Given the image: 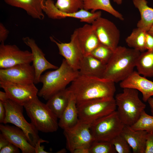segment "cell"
Segmentation results:
<instances>
[{
    "mask_svg": "<svg viewBox=\"0 0 153 153\" xmlns=\"http://www.w3.org/2000/svg\"><path fill=\"white\" fill-rule=\"evenodd\" d=\"M0 87L9 99L23 106L37 96L39 92L34 83L23 84L0 80Z\"/></svg>",
    "mask_w": 153,
    "mask_h": 153,
    "instance_id": "obj_11",
    "label": "cell"
},
{
    "mask_svg": "<svg viewBox=\"0 0 153 153\" xmlns=\"http://www.w3.org/2000/svg\"><path fill=\"white\" fill-rule=\"evenodd\" d=\"M147 32L148 34L153 36V25Z\"/></svg>",
    "mask_w": 153,
    "mask_h": 153,
    "instance_id": "obj_42",
    "label": "cell"
},
{
    "mask_svg": "<svg viewBox=\"0 0 153 153\" xmlns=\"http://www.w3.org/2000/svg\"><path fill=\"white\" fill-rule=\"evenodd\" d=\"M141 53L132 48L118 46L106 64L103 78L115 83L124 80L134 71Z\"/></svg>",
    "mask_w": 153,
    "mask_h": 153,
    "instance_id": "obj_2",
    "label": "cell"
},
{
    "mask_svg": "<svg viewBox=\"0 0 153 153\" xmlns=\"http://www.w3.org/2000/svg\"><path fill=\"white\" fill-rule=\"evenodd\" d=\"M132 1L141 15L137 27L147 32L153 25V8L148 6L146 0H132Z\"/></svg>",
    "mask_w": 153,
    "mask_h": 153,
    "instance_id": "obj_24",
    "label": "cell"
},
{
    "mask_svg": "<svg viewBox=\"0 0 153 153\" xmlns=\"http://www.w3.org/2000/svg\"><path fill=\"white\" fill-rule=\"evenodd\" d=\"M113 1L118 5L121 4L123 0H112Z\"/></svg>",
    "mask_w": 153,
    "mask_h": 153,
    "instance_id": "obj_43",
    "label": "cell"
},
{
    "mask_svg": "<svg viewBox=\"0 0 153 153\" xmlns=\"http://www.w3.org/2000/svg\"><path fill=\"white\" fill-rule=\"evenodd\" d=\"M118 153L131 152V147L126 140L120 135L112 139L110 141Z\"/></svg>",
    "mask_w": 153,
    "mask_h": 153,
    "instance_id": "obj_31",
    "label": "cell"
},
{
    "mask_svg": "<svg viewBox=\"0 0 153 153\" xmlns=\"http://www.w3.org/2000/svg\"><path fill=\"white\" fill-rule=\"evenodd\" d=\"M22 40L31 50L33 55L32 65L35 73L34 83L38 84L40 82V76L44 71L49 69H56L58 67L48 61L45 58L44 54L33 39L26 37L22 38Z\"/></svg>",
    "mask_w": 153,
    "mask_h": 153,
    "instance_id": "obj_15",
    "label": "cell"
},
{
    "mask_svg": "<svg viewBox=\"0 0 153 153\" xmlns=\"http://www.w3.org/2000/svg\"><path fill=\"white\" fill-rule=\"evenodd\" d=\"M10 142L1 134H0V150L9 143Z\"/></svg>",
    "mask_w": 153,
    "mask_h": 153,
    "instance_id": "obj_38",
    "label": "cell"
},
{
    "mask_svg": "<svg viewBox=\"0 0 153 153\" xmlns=\"http://www.w3.org/2000/svg\"><path fill=\"white\" fill-rule=\"evenodd\" d=\"M19 149L16 146L10 143L0 150V153H18L20 152Z\"/></svg>",
    "mask_w": 153,
    "mask_h": 153,
    "instance_id": "obj_33",
    "label": "cell"
},
{
    "mask_svg": "<svg viewBox=\"0 0 153 153\" xmlns=\"http://www.w3.org/2000/svg\"><path fill=\"white\" fill-rule=\"evenodd\" d=\"M48 143L49 142L47 141L44 140L41 138H39L37 142L34 146L35 153H48L44 150V146H41L42 143Z\"/></svg>",
    "mask_w": 153,
    "mask_h": 153,
    "instance_id": "obj_34",
    "label": "cell"
},
{
    "mask_svg": "<svg viewBox=\"0 0 153 153\" xmlns=\"http://www.w3.org/2000/svg\"><path fill=\"white\" fill-rule=\"evenodd\" d=\"M83 8L88 11L90 10L92 12L98 10H102L120 20H124L122 15L112 7L110 0H84Z\"/></svg>",
    "mask_w": 153,
    "mask_h": 153,
    "instance_id": "obj_25",
    "label": "cell"
},
{
    "mask_svg": "<svg viewBox=\"0 0 153 153\" xmlns=\"http://www.w3.org/2000/svg\"><path fill=\"white\" fill-rule=\"evenodd\" d=\"M79 120L93 122L116 110L114 97L91 99L76 104Z\"/></svg>",
    "mask_w": 153,
    "mask_h": 153,
    "instance_id": "obj_6",
    "label": "cell"
},
{
    "mask_svg": "<svg viewBox=\"0 0 153 153\" xmlns=\"http://www.w3.org/2000/svg\"><path fill=\"white\" fill-rule=\"evenodd\" d=\"M117 94L115 98L117 111L120 119L125 125L130 126L138 119L146 105L140 99L138 91L125 88Z\"/></svg>",
    "mask_w": 153,
    "mask_h": 153,
    "instance_id": "obj_4",
    "label": "cell"
},
{
    "mask_svg": "<svg viewBox=\"0 0 153 153\" xmlns=\"http://www.w3.org/2000/svg\"><path fill=\"white\" fill-rule=\"evenodd\" d=\"M75 30L78 42L84 56L90 54L100 43L91 24H86Z\"/></svg>",
    "mask_w": 153,
    "mask_h": 153,
    "instance_id": "obj_18",
    "label": "cell"
},
{
    "mask_svg": "<svg viewBox=\"0 0 153 153\" xmlns=\"http://www.w3.org/2000/svg\"><path fill=\"white\" fill-rule=\"evenodd\" d=\"M50 39L56 45L59 54L64 57L69 65L74 69L78 71L80 63L84 55L78 42L75 30L71 35V41L69 42H59L52 37Z\"/></svg>",
    "mask_w": 153,
    "mask_h": 153,
    "instance_id": "obj_14",
    "label": "cell"
},
{
    "mask_svg": "<svg viewBox=\"0 0 153 153\" xmlns=\"http://www.w3.org/2000/svg\"><path fill=\"white\" fill-rule=\"evenodd\" d=\"M113 51L108 46L100 43L91 52L90 54L106 64L111 57Z\"/></svg>",
    "mask_w": 153,
    "mask_h": 153,
    "instance_id": "obj_29",
    "label": "cell"
},
{
    "mask_svg": "<svg viewBox=\"0 0 153 153\" xmlns=\"http://www.w3.org/2000/svg\"><path fill=\"white\" fill-rule=\"evenodd\" d=\"M89 153H115L114 145L109 141H94L89 148Z\"/></svg>",
    "mask_w": 153,
    "mask_h": 153,
    "instance_id": "obj_30",
    "label": "cell"
},
{
    "mask_svg": "<svg viewBox=\"0 0 153 153\" xmlns=\"http://www.w3.org/2000/svg\"><path fill=\"white\" fill-rule=\"evenodd\" d=\"M24 107L31 123L37 131L52 133L58 130L59 127L58 118L37 96Z\"/></svg>",
    "mask_w": 153,
    "mask_h": 153,
    "instance_id": "obj_5",
    "label": "cell"
},
{
    "mask_svg": "<svg viewBox=\"0 0 153 153\" xmlns=\"http://www.w3.org/2000/svg\"><path fill=\"white\" fill-rule=\"evenodd\" d=\"M124 126L115 110L93 122L90 130L94 141L110 142L120 134Z\"/></svg>",
    "mask_w": 153,
    "mask_h": 153,
    "instance_id": "obj_7",
    "label": "cell"
},
{
    "mask_svg": "<svg viewBox=\"0 0 153 153\" xmlns=\"http://www.w3.org/2000/svg\"><path fill=\"white\" fill-rule=\"evenodd\" d=\"M130 127L135 130H142L148 133L153 132V115L147 114L143 110L137 121Z\"/></svg>",
    "mask_w": 153,
    "mask_h": 153,
    "instance_id": "obj_28",
    "label": "cell"
},
{
    "mask_svg": "<svg viewBox=\"0 0 153 153\" xmlns=\"http://www.w3.org/2000/svg\"><path fill=\"white\" fill-rule=\"evenodd\" d=\"M150 109L152 115H153V97H150L147 101Z\"/></svg>",
    "mask_w": 153,
    "mask_h": 153,
    "instance_id": "obj_41",
    "label": "cell"
},
{
    "mask_svg": "<svg viewBox=\"0 0 153 153\" xmlns=\"http://www.w3.org/2000/svg\"><path fill=\"white\" fill-rule=\"evenodd\" d=\"M11 6L25 10L32 18L40 20L44 18L43 13L45 0H3Z\"/></svg>",
    "mask_w": 153,
    "mask_h": 153,
    "instance_id": "obj_21",
    "label": "cell"
},
{
    "mask_svg": "<svg viewBox=\"0 0 153 153\" xmlns=\"http://www.w3.org/2000/svg\"><path fill=\"white\" fill-rule=\"evenodd\" d=\"M120 86L122 88H130L141 92L142 99L144 102L153 96V81L141 75L134 71L127 78L120 82Z\"/></svg>",
    "mask_w": 153,
    "mask_h": 153,
    "instance_id": "obj_17",
    "label": "cell"
},
{
    "mask_svg": "<svg viewBox=\"0 0 153 153\" xmlns=\"http://www.w3.org/2000/svg\"><path fill=\"white\" fill-rule=\"evenodd\" d=\"M9 99L7 94L5 92L0 91V101L4 103Z\"/></svg>",
    "mask_w": 153,
    "mask_h": 153,
    "instance_id": "obj_39",
    "label": "cell"
},
{
    "mask_svg": "<svg viewBox=\"0 0 153 153\" xmlns=\"http://www.w3.org/2000/svg\"><path fill=\"white\" fill-rule=\"evenodd\" d=\"M9 33L8 31L6 28L3 24L0 23V42L4 43L6 40Z\"/></svg>",
    "mask_w": 153,
    "mask_h": 153,
    "instance_id": "obj_35",
    "label": "cell"
},
{
    "mask_svg": "<svg viewBox=\"0 0 153 153\" xmlns=\"http://www.w3.org/2000/svg\"><path fill=\"white\" fill-rule=\"evenodd\" d=\"M71 92L68 88L60 91L51 96L47 101V105L60 119L66 107Z\"/></svg>",
    "mask_w": 153,
    "mask_h": 153,
    "instance_id": "obj_23",
    "label": "cell"
},
{
    "mask_svg": "<svg viewBox=\"0 0 153 153\" xmlns=\"http://www.w3.org/2000/svg\"><path fill=\"white\" fill-rule=\"evenodd\" d=\"M31 52L20 50L15 44L0 45V68L6 69L22 64H30L32 62Z\"/></svg>",
    "mask_w": 153,
    "mask_h": 153,
    "instance_id": "obj_12",
    "label": "cell"
},
{
    "mask_svg": "<svg viewBox=\"0 0 153 153\" xmlns=\"http://www.w3.org/2000/svg\"><path fill=\"white\" fill-rule=\"evenodd\" d=\"M72 153H89V149L78 148L75 150Z\"/></svg>",
    "mask_w": 153,
    "mask_h": 153,
    "instance_id": "obj_40",
    "label": "cell"
},
{
    "mask_svg": "<svg viewBox=\"0 0 153 153\" xmlns=\"http://www.w3.org/2000/svg\"><path fill=\"white\" fill-rule=\"evenodd\" d=\"M6 115V110L3 103L0 101V123H3Z\"/></svg>",
    "mask_w": 153,
    "mask_h": 153,
    "instance_id": "obj_37",
    "label": "cell"
},
{
    "mask_svg": "<svg viewBox=\"0 0 153 153\" xmlns=\"http://www.w3.org/2000/svg\"><path fill=\"white\" fill-rule=\"evenodd\" d=\"M144 153H153V132L147 134Z\"/></svg>",
    "mask_w": 153,
    "mask_h": 153,
    "instance_id": "obj_32",
    "label": "cell"
},
{
    "mask_svg": "<svg viewBox=\"0 0 153 153\" xmlns=\"http://www.w3.org/2000/svg\"><path fill=\"white\" fill-rule=\"evenodd\" d=\"M148 133L144 131L135 130L125 125L120 135L126 140L134 153H144Z\"/></svg>",
    "mask_w": 153,
    "mask_h": 153,
    "instance_id": "obj_19",
    "label": "cell"
},
{
    "mask_svg": "<svg viewBox=\"0 0 153 153\" xmlns=\"http://www.w3.org/2000/svg\"><path fill=\"white\" fill-rule=\"evenodd\" d=\"M35 77L34 67L29 63L18 64L0 69L1 81L27 84L34 83Z\"/></svg>",
    "mask_w": 153,
    "mask_h": 153,
    "instance_id": "obj_13",
    "label": "cell"
},
{
    "mask_svg": "<svg viewBox=\"0 0 153 153\" xmlns=\"http://www.w3.org/2000/svg\"><path fill=\"white\" fill-rule=\"evenodd\" d=\"M0 130L8 141L18 148L22 153H35L34 147L29 142L24 132L19 128L1 124Z\"/></svg>",
    "mask_w": 153,
    "mask_h": 153,
    "instance_id": "obj_16",
    "label": "cell"
},
{
    "mask_svg": "<svg viewBox=\"0 0 153 153\" xmlns=\"http://www.w3.org/2000/svg\"><path fill=\"white\" fill-rule=\"evenodd\" d=\"M3 103L6 110L3 123H11L22 129L29 142L34 147L40 138L38 131L31 123H29L25 119L23 114L24 106L9 99Z\"/></svg>",
    "mask_w": 153,
    "mask_h": 153,
    "instance_id": "obj_8",
    "label": "cell"
},
{
    "mask_svg": "<svg viewBox=\"0 0 153 153\" xmlns=\"http://www.w3.org/2000/svg\"><path fill=\"white\" fill-rule=\"evenodd\" d=\"M59 119V126L63 130L73 127L79 121L76 101L71 92L68 104Z\"/></svg>",
    "mask_w": 153,
    "mask_h": 153,
    "instance_id": "obj_22",
    "label": "cell"
},
{
    "mask_svg": "<svg viewBox=\"0 0 153 153\" xmlns=\"http://www.w3.org/2000/svg\"><path fill=\"white\" fill-rule=\"evenodd\" d=\"M146 32L137 27L134 29L126 39L127 45L132 48L141 52L146 50L145 43V36Z\"/></svg>",
    "mask_w": 153,
    "mask_h": 153,
    "instance_id": "obj_27",
    "label": "cell"
},
{
    "mask_svg": "<svg viewBox=\"0 0 153 153\" xmlns=\"http://www.w3.org/2000/svg\"><path fill=\"white\" fill-rule=\"evenodd\" d=\"M68 88L76 104L95 99L114 97L115 82L111 80L79 75Z\"/></svg>",
    "mask_w": 153,
    "mask_h": 153,
    "instance_id": "obj_1",
    "label": "cell"
},
{
    "mask_svg": "<svg viewBox=\"0 0 153 153\" xmlns=\"http://www.w3.org/2000/svg\"><path fill=\"white\" fill-rule=\"evenodd\" d=\"M136 67L137 72L145 77H153V50L141 52Z\"/></svg>",
    "mask_w": 153,
    "mask_h": 153,
    "instance_id": "obj_26",
    "label": "cell"
},
{
    "mask_svg": "<svg viewBox=\"0 0 153 153\" xmlns=\"http://www.w3.org/2000/svg\"><path fill=\"white\" fill-rule=\"evenodd\" d=\"M106 66V64L90 54L83 56L78 71L80 75L103 78Z\"/></svg>",
    "mask_w": 153,
    "mask_h": 153,
    "instance_id": "obj_20",
    "label": "cell"
},
{
    "mask_svg": "<svg viewBox=\"0 0 153 153\" xmlns=\"http://www.w3.org/2000/svg\"><path fill=\"white\" fill-rule=\"evenodd\" d=\"M66 152V150L65 149H62L61 150H59L57 153H65Z\"/></svg>",
    "mask_w": 153,
    "mask_h": 153,
    "instance_id": "obj_44",
    "label": "cell"
},
{
    "mask_svg": "<svg viewBox=\"0 0 153 153\" xmlns=\"http://www.w3.org/2000/svg\"><path fill=\"white\" fill-rule=\"evenodd\" d=\"M145 47L147 50H153V36L146 32L145 36Z\"/></svg>",
    "mask_w": 153,
    "mask_h": 153,
    "instance_id": "obj_36",
    "label": "cell"
},
{
    "mask_svg": "<svg viewBox=\"0 0 153 153\" xmlns=\"http://www.w3.org/2000/svg\"><path fill=\"white\" fill-rule=\"evenodd\" d=\"M79 75V71L72 68L64 59L58 68L41 75L39 82L42 86L38 95L47 100L55 94L65 89Z\"/></svg>",
    "mask_w": 153,
    "mask_h": 153,
    "instance_id": "obj_3",
    "label": "cell"
},
{
    "mask_svg": "<svg viewBox=\"0 0 153 153\" xmlns=\"http://www.w3.org/2000/svg\"><path fill=\"white\" fill-rule=\"evenodd\" d=\"M91 25L100 43L114 51L118 46L120 36L116 25L101 16L95 19Z\"/></svg>",
    "mask_w": 153,
    "mask_h": 153,
    "instance_id": "obj_10",
    "label": "cell"
},
{
    "mask_svg": "<svg viewBox=\"0 0 153 153\" xmlns=\"http://www.w3.org/2000/svg\"><path fill=\"white\" fill-rule=\"evenodd\" d=\"M91 124L79 120L73 127L63 130L66 147L70 152L78 148L89 149L94 141L90 130Z\"/></svg>",
    "mask_w": 153,
    "mask_h": 153,
    "instance_id": "obj_9",
    "label": "cell"
}]
</instances>
